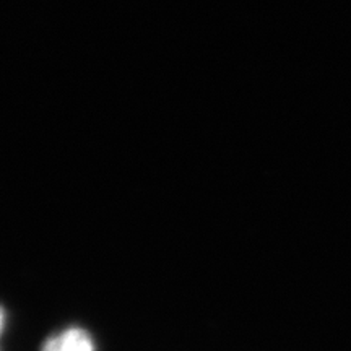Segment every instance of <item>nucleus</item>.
<instances>
[{
    "instance_id": "1",
    "label": "nucleus",
    "mask_w": 351,
    "mask_h": 351,
    "mask_svg": "<svg viewBox=\"0 0 351 351\" xmlns=\"http://www.w3.org/2000/svg\"><path fill=\"white\" fill-rule=\"evenodd\" d=\"M41 351H96L93 337L80 327H69L44 341Z\"/></svg>"
}]
</instances>
